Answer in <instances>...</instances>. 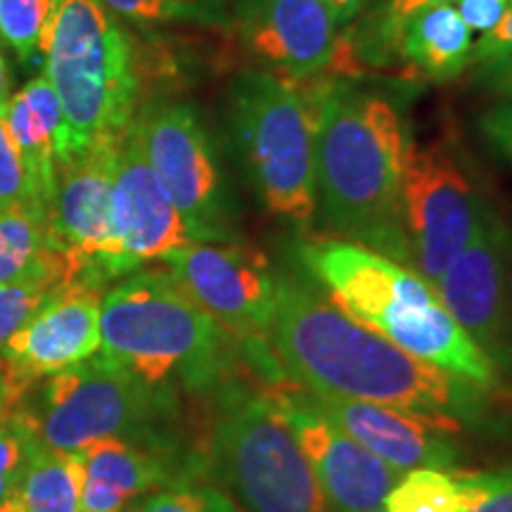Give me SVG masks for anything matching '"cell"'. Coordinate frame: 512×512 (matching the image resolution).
<instances>
[{"label":"cell","instance_id":"277c9868","mask_svg":"<svg viewBox=\"0 0 512 512\" xmlns=\"http://www.w3.org/2000/svg\"><path fill=\"white\" fill-rule=\"evenodd\" d=\"M233 342L164 268H138L102 294L98 356L157 392L214 387L233 368Z\"/></svg>","mask_w":512,"mask_h":512},{"label":"cell","instance_id":"5b68a950","mask_svg":"<svg viewBox=\"0 0 512 512\" xmlns=\"http://www.w3.org/2000/svg\"><path fill=\"white\" fill-rule=\"evenodd\" d=\"M226 119L264 207L299 226L311 223L318 209L313 98L268 69H247L230 83Z\"/></svg>","mask_w":512,"mask_h":512},{"label":"cell","instance_id":"ac0fdd59","mask_svg":"<svg viewBox=\"0 0 512 512\" xmlns=\"http://www.w3.org/2000/svg\"><path fill=\"white\" fill-rule=\"evenodd\" d=\"M306 396L332 425L368 448L396 475L418 467H448L456 460V451L448 444V437L460 432V422L453 415H432L387 403L311 392Z\"/></svg>","mask_w":512,"mask_h":512},{"label":"cell","instance_id":"484cf974","mask_svg":"<svg viewBox=\"0 0 512 512\" xmlns=\"http://www.w3.org/2000/svg\"><path fill=\"white\" fill-rule=\"evenodd\" d=\"M67 283H74V273L69 264L62 261V264L41 268V271L0 285V351L48 302L50 294Z\"/></svg>","mask_w":512,"mask_h":512},{"label":"cell","instance_id":"3957f363","mask_svg":"<svg viewBox=\"0 0 512 512\" xmlns=\"http://www.w3.org/2000/svg\"><path fill=\"white\" fill-rule=\"evenodd\" d=\"M299 256L332 304L363 328L475 389L496 387L491 358L453 320L420 273L342 238L304 242Z\"/></svg>","mask_w":512,"mask_h":512},{"label":"cell","instance_id":"f546056e","mask_svg":"<svg viewBox=\"0 0 512 512\" xmlns=\"http://www.w3.org/2000/svg\"><path fill=\"white\" fill-rule=\"evenodd\" d=\"M128 512H238L221 489L209 484H174L159 489Z\"/></svg>","mask_w":512,"mask_h":512},{"label":"cell","instance_id":"836d02e7","mask_svg":"<svg viewBox=\"0 0 512 512\" xmlns=\"http://www.w3.org/2000/svg\"><path fill=\"white\" fill-rule=\"evenodd\" d=\"M510 0H458V15L472 34H489L501 22Z\"/></svg>","mask_w":512,"mask_h":512},{"label":"cell","instance_id":"f35d334b","mask_svg":"<svg viewBox=\"0 0 512 512\" xmlns=\"http://www.w3.org/2000/svg\"><path fill=\"white\" fill-rule=\"evenodd\" d=\"M10 102V72L8 64L0 57V112L5 110V105Z\"/></svg>","mask_w":512,"mask_h":512},{"label":"cell","instance_id":"7c38bea8","mask_svg":"<svg viewBox=\"0 0 512 512\" xmlns=\"http://www.w3.org/2000/svg\"><path fill=\"white\" fill-rule=\"evenodd\" d=\"M162 268L238 342L268 339L278 275L261 252L238 242H195L166 254Z\"/></svg>","mask_w":512,"mask_h":512},{"label":"cell","instance_id":"8d00e7d4","mask_svg":"<svg viewBox=\"0 0 512 512\" xmlns=\"http://www.w3.org/2000/svg\"><path fill=\"white\" fill-rule=\"evenodd\" d=\"M29 389L24 387L22 382H17L8 370L0 366V420L8 415L12 408L22 403L24 396H27Z\"/></svg>","mask_w":512,"mask_h":512},{"label":"cell","instance_id":"4dcf8cb0","mask_svg":"<svg viewBox=\"0 0 512 512\" xmlns=\"http://www.w3.org/2000/svg\"><path fill=\"white\" fill-rule=\"evenodd\" d=\"M15 207H31L48 216L46 207L38 202L36 192L31 188L27 166L10 136L3 112H0V211Z\"/></svg>","mask_w":512,"mask_h":512},{"label":"cell","instance_id":"d590c367","mask_svg":"<svg viewBox=\"0 0 512 512\" xmlns=\"http://www.w3.org/2000/svg\"><path fill=\"white\" fill-rule=\"evenodd\" d=\"M475 79L486 91L498 95L501 100H512V53L475 64Z\"/></svg>","mask_w":512,"mask_h":512},{"label":"cell","instance_id":"9c48e42d","mask_svg":"<svg viewBox=\"0 0 512 512\" xmlns=\"http://www.w3.org/2000/svg\"><path fill=\"white\" fill-rule=\"evenodd\" d=\"M140 150L200 242L233 240L226 178L200 114L185 102L150 105L131 121Z\"/></svg>","mask_w":512,"mask_h":512},{"label":"cell","instance_id":"cb8c5ba5","mask_svg":"<svg viewBox=\"0 0 512 512\" xmlns=\"http://www.w3.org/2000/svg\"><path fill=\"white\" fill-rule=\"evenodd\" d=\"M62 261L67 264L50 245L46 214L31 207L0 211V285Z\"/></svg>","mask_w":512,"mask_h":512},{"label":"cell","instance_id":"5bb4252c","mask_svg":"<svg viewBox=\"0 0 512 512\" xmlns=\"http://www.w3.org/2000/svg\"><path fill=\"white\" fill-rule=\"evenodd\" d=\"M434 290L494 366L512 363V242L489 207Z\"/></svg>","mask_w":512,"mask_h":512},{"label":"cell","instance_id":"4fadbf2b","mask_svg":"<svg viewBox=\"0 0 512 512\" xmlns=\"http://www.w3.org/2000/svg\"><path fill=\"white\" fill-rule=\"evenodd\" d=\"M266 394L309 460L330 510L382 512L384 498L399 479L392 467L332 425L290 377L273 380Z\"/></svg>","mask_w":512,"mask_h":512},{"label":"cell","instance_id":"83f0119b","mask_svg":"<svg viewBox=\"0 0 512 512\" xmlns=\"http://www.w3.org/2000/svg\"><path fill=\"white\" fill-rule=\"evenodd\" d=\"M60 0H0V36L22 60L46 55Z\"/></svg>","mask_w":512,"mask_h":512},{"label":"cell","instance_id":"d4e9b609","mask_svg":"<svg viewBox=\"0 0 512 512\" xmlns=\"http://www.w3.org/2000/svg\"><path fill=\"white\" fill-rule=\"evenodd\" d=\"M463 503L458 472L418 467L403 472L384 498L382 512H458Z\"/></svg>","mask_w":512,"mask_h":512},{"label":"cell","instance_id":"74e56055","mask_svg":"<svg viewBox=\"0 0 512 512\" xmlns=\"http://www.w3.org/2000/svg\"><path fill=\"white\" fill-rule=\"evenodd\" d=\"M368 3L370 0H325L339 29L354 24V19L361 15L363 8H368Z\"/></svg>","mask_w":512,"mask_h":512},{"label":"cell","instance_id":"e0dca14e","mask_svg":"<svg viewBox=\"0 0 512 512\" xmlns=\"http://www.w3.org/2000/svg\"><path fill=\"white\" fill-rule=\"evenodd\" d=\"M114 240L121 278L176 249L195 245L197 235L166 195L128 126L121 138L114 181Z\"/></svg>","mask_w":512,"mask_h":512},{"label":"cell","instance_id":"ffe728a7","mask_svg":"<svg viewBox=\"0 0 512 512\" xmlns=\"http://www.w3.org/2000/svg\"><path fill=\"white\" fill-rule=\"evenodd\" d=\"M5 124L15 140L38 202L50 207L55 190V171L69 157V136L60 100L46 74L31 79L3 110Z\"/></svg>","mask_w":512,"mask_h":512},{"label":"cell","instance_id":"52a82bcc","mask_svg":"<svg viewBox=\"0 0 512 512\" xmlns=\"http://www.w3.org/2000/svg\"><path fill=\"white\" fill-rule=\"evenodd\" d=\"M209 458L214 475L247 512H332L266 389H223Z\"/></svg>","mask_w":512,"mask_h":512},{"label":"cell","instance_id":"d6a6232c","mask_svg":"<svg viewBox=\"0 0 512 512\" xmlns=\"http://www.w3.org/2000/svg\"><path fill=\"white\" fill-rule=\"evenodd\" d=\"M477 131L494 155L512 164V100L486 107L477 119Z\"/></svg>","mask_w":512,"mask_h":512},{"label":"cell","instance_id":"7402d4cb","mask_svg":"<svg viewBox=\"0 0 512 512\" xmlns=\"http://www.w3.org/2000/svg\"><path fill=\"white\" fill-rule=\"evenodd\" d=\"M83 465L79 453L38 446L17 486L22 512H81Z\"/></svg>","mask_w":512,"mask_h":512},{"label":"cell","instance_id":"d6986e66","mask_svg":"<svg viewBox=\"0 0 512 512\" xmlns=\"http://www.w3.org/2000/svg\"><path fill=\"white\" fill-rule=\"evenodd\" d=\"M81 512H128L171 482V470L155 446L110 437L83 446Z\"/></svg>","mask_w":512,"mask_h":512},{"label":"cell","instance_id":"44dd1931","mask_svg":"<svg viewBox=\"0 0 512 512\" xmlns=\"http://www.w3.org/2000/svg\"><path fill=\"white\" fill-rule=\"evenodd\" d=\"M472 31L451 3L420 12L406 24L399 60L432 81H451L472 67Z\"/></svg>","mask_w":512,"mask_h":512},{"label":"cell","instance_id":"2e32d148","mask_svg":"<svg viewBox=\"0 0 512 512\" xmlns=\"http://www.w3.org/2000/svg\"><path fill=\"white\" fill-rule=\"evenodd\" d=\"M233 22L247 55L287 81L330 67L339 27L325 0H238Z\"/></svg>","mask_w":512,"mask_h":512},{"label":"cell","instance_id":"e575fe53","mask_svg":"<svg viewBox=\"0 0 512 512\" xmlns=\"http://www.w3.org/2000/svg\"><path fill=\"white\" fill-rule=\"evenodd\" d=\"M512 53V0L505 10L501 22L496 24V29H491L489 34H484L472 48V67L475 64L498 60V57Z\"/></svg>","mask_w":512,"mask_h":512},{"label":"cell","instance_id":"4316f807","mask_svg":"<svg viewBox=\"0 0 512 512\" xmlns=\"http://www.w3.org/2000/svg\"><path fill=\"white\" fill-rule=\"evenodd\" d=\"M117 19L136 27L223 24L233 17L230 0H102Z\"/></svg>","mask_w":512,"mask_h":512},{"label":"cell","instance_id":"6da1fadb","mask_svg":"<svg viewBox=\"0 0 512 512\" xmlns=\"http://www.w3.org/2000/svg\"><path fill=\"white\" fill-rule=\"evenodd\" d=\"M268 339L280 368L311 394L432 415H453L472 399V384L394 347L287 275H278Z\"/></svg>","mask_w":512,"mask_h":512},{"label":"cell","instance_id":"603a6c76","mask_svg":"<svg viewBox=\"0 0 512 512\" xmlns=\"http://www.w3.org/2000/svg\"><path fill=\"white\" fill-rule=\"evenodd\" d=\"M453 3V0H370L366 15L351 27L347 46L349 60L358 67H382L399 60L401 36L406 24L420 12L437 8V5Z\"/></svg>","mask_w":512,"mask_h":512},{"label":"cell","instance_id":"30bf717a","mask_svg":"<svg viewBox=\"0 0 512 512\" xmlns=\"http://www.w3.org/2000/svg\"><path fill=\"white\" fill-rule=\"evenodd\" d=\"M484 209L451 150L441 143H411L401 178V216L415 273L437 285L451 261L470 245Z\"/></svg>","mask_w":512,"mask_h":512},{"label":"cell","instance_id":"ba28073f","mask_svg":"<svg viewBox=\"0 0 512 512\" xmlns=\"http://www.w3.org/2000/svg\"><path fill=\"white\" fill-rule=\"evenodd\" d=\"M169 399V392L145 387L126 370L93 356L81 366L46 377L36 403L27 396L24 403L34 415L43 446L76 453L110 437L145 441V434L164 418Z\"/></svg>","mask_w":512,"mask_h":512},{"label":"cell","instance_id":"8fae6325","mask_svg":"<svg viewBox=\"0 0 512 512\" xmlns=\"http://www.w3.org/2000/svg\"><path fill=\"white\" fill-rule=\"evenodd\" d=\"M121 138L98 140L62 159L48 207L50 245L67 259L76 280L100 287L121 278L114 240Z\"/></svg>","mask_w":512,"mask_h":512},{"label":"cell","instance_id":"7a4b0ae2","mask_svg":"<svg viewBox=\"0 0 512 512\" xmlns=\"http://www.w3.org/2000/svg\"><path fill=\"white\" fill-rule=\"evenodd\" d=\"M316 107V195L342 240L411 264L401 216V178L411 136L387 95L328 81Z\"/></svg>","mask_w":512,"mask_h":512},{"label":"cell","instance_id":"ab89813d","mask_svg":"<svg viewBox=\"0 0 512 512\" xmlns=\"http://www.w3.org/2000/svg\"><path fill=\"white\" fill-rule=\"evenodd\" d=\"M0 512H22V508H19L17 498H15V496H12V498H10V501L0 503Z\"/></svg>","mask_w":512,"mask_h":512},{"label":"cell","instance_id":"1f68e13d","mask_svg":"<svg viewBox=\"0 0 512 512\" xmlns=\"http://www.w3.org/2000/svg\"><path fill=\"white\" fill-rule=\"evenodd\" d=\"M463 503L458 512H512V470L458 472Z\"/></svg>","mask_w":512,"mask_h":512},{"label":"cell","instance_id":"8992f818","mask_svg":"<svg viewBox=\"0 0 512 512\" xmlns=\"http://www.w3.org/2000/svg\"><path fill=\"white\" fill-rule=\"evenodd\" d=\"M43 74L62 105L69 155L121 138L136 117L131 38L102 0H60Z\"/></svg>","mask_w":512,"mask_h":512},{"label":"cell","instance_id":"9a60e30c","mask_svg":"<svg viewBox=\"0 0 512 512\" xmlns=\"http://www.w3.org/2000/svg\"><path fill=\"white\" fill-rule=\"evenodd\" d=\"M100 285L74 280L50 294L29 323L0 351V366L31 389L64 370L91 361L100 351Z\"/></svg>","mask_w":512,"mask_h":512},{"label":"cell","instance_id":"f1b7e54d","mask_svg":"<svg viewBox=\"0 0 512 512\" xmlns=\"http://www.w3.org/2000/svg\"><path fill=\"white\" fill-rule=\"evenodd\" d=\"M41 446L34 415L27 403H19L0 420V503L17 494V486L27 472L29 460Z\"/></svg>","mask_w":512,"mask_h":512}]
</instances>
